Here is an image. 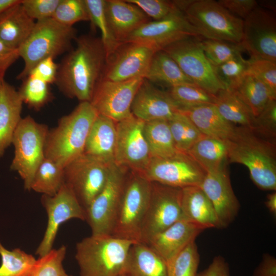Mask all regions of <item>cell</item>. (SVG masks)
Returning a JSON list of instances; mask_svg holds the SVG:
<instances>
[{
	"label": "cell",
	"instance_id": "obj_28",
	"mask_svg": "<svg viewBox=\"0 0 276 276\" xmlns=\"http://www.w3.org/2000/svg\"><path fill=\"white\" fill-rule=\"evenodd\" d=\"M21 2L0 16V40L7 46L16 50L29 37L36 22L27 15Z\"/></svg>",
	"mask_w": 276,
	"mask_h": 276
},
{
	"label": "cell",
	"instance_id": "obj_41",
	"mask_svg": "<svg viewBox=\"0 0 276 276\" xmlns=\"http://www.w3.org/2000/svg\"><path fill=\"white\" fill-rule=\"evenodd\" d=\"M200 255L195 241L192 242L167 262V276H196Z\"/></svg>",
	"mask_w": 276,
	"mask_h": 276
},
{
	"label": "cell",
	"instance_id": "obj_19",
	"mask_svg": "<svg viewBox=\"0 0 276 276\" xmlns=\"http://www.w3.org/2000/svg\"><path fill=\"white\" fill-rule=\"evenodd\" d=\"M155 52L149 47L140 43H122L106 60L100 79L121 82L144 78Z\"/></svg>",
	"mask_w": 276,
	"mask_h": 276
},
{
	"label": "cell",
	"instance_id": "obj_35",
	"mask_svg": "<svg viewBox=\"0 0 276 276\" xmlns=\"http://www.w3.org/2000/svg\"><path fill=\"white\" fill-rule=\"evenodd\" d=\"M93 29L99 30L106 60L122 44L116 39L110 29L105 9V0H85Z\"/></svg>",
	"mask_w": 276,
	"mask_h": 276
},
{
	"label": "cell",
	"instance_id": "obj_30",
	"mask_svg": "<svg viewBox=\"0 0 276 276\" xmlns=\"http://www.w3.org/2000/svg\"><path fill=\"white\" fill-rule=\"evenodd\" d=\"M144 79L149 82L162 83L169 87L182 84H194L177 63L162 50L154 53Z\"/></svg>",
	"mask_w": 276,
	"mask_h": 276
},
{
	"label": "cell",
	"instance_id": "obj_33",
	"mask_svg": "<svg viewBox=\"0 0 276 276\" xmlns=\"http://www.w3.org/2000/svg\"><path fill=\"white\" fill-rule=\"evenodd\" d=\"M144 133L151 158L169 157L178 152L167 120L145 122Z\"/></svg>",
	"mask_w": 276,
	"mask_h": 276
},
{
	"label": "cell",
	"instance_id": "obj_32",
	"mask_svg": "<svg viewBox=\"0 0 276 276\" xmlns=\"http://www.w3.org/2000/svg\"><path fill=\"white\" fill-rule=\"evenodd\" d=\"M216 97L214 105L224 119L235 126L253 130L255 117L235 91L224 89Z\"/></svg>",
	"mask_w": 276,
	"mask_h": 276
},
{
	"label": "cell",
	"instance_id": "obj_7",
	"mask_svg": "<svg viewBox=\"0 0 276 276\" xmlns=\"http://www.w3.org/2000/svg\"><path fill=\"white\" fill-rule=\"evenodd\" d=\"M184 14L202 38L241 42L243 20L231 14L218 1L194 0Z\"/></svg>",
	"mask_w": 276,
	"mask_h": 276
},
{
	"label": "cell",
	"instance_id": "obj_25",
	"mask_svg": "<svg viewBox=\"0 0 276 276\" xmlns=\"http://www.w3.org/2000/svg\"><path fill=\"white\" fill-rule=\"evenodd\" d=\"M116 124L111 119L98 114L87 137L84 153L106 163L114 164Z\"/></svg>",
	"mask_w": 276,
	"mask_h": 276
},
{
	"label": "cell",
	"instance_id": "obj_43",
	"mask_svg": "<svg viewBox=\"0 0 276 276\" xmlns=\"http://www.w3.org/2000/svg\"><path fill=\"white\" fill-rule=\"evenodd\" d=\"M200 41L205 56L213 66L241 55L244 51L240 43L203 38Z\"/></svg>",
	"mask_w": 276,
	"mask_h": 276
},
{
	"label": "cell",
	"instance_id": "obj_17",
	"mask_svg": "<svg viewBox=\"0 0 276 276\" xmlns=\"http://www.w3.org/2000/svg\"><path fill=\"white\" fill-rule=\"evenodd\" d=\"M144 79L115 82L100 79L90 103L98 114L118 123L132 115L131 105Z\"/></svg>",
	"mask_w": 276,
	"mask_h": 276
},
{
	"label": "cell",
	"instance_id": "obj_51",
	"mask_svg": "<svg viewBox=\"0 0 276 276\" xmlns=\"http://www.w3.org/2000/svg\"><path fill=\"white\" fill-rule=\"evenodd\" d=\"M218 2L231 14L243 20L259 6L255 0H219Z\"/></svg>",
	"mask_w": 276,
	"mask_h": 276
},
{
	"label": "cell",
	"instance_id": "obj_3",
	"mask_svg": "<svg viewBox=\"0 0 276 276\" xmlns=\"http://www.w3.org/2000/svg\"><path fill=\"white\" fill-rule=\"evenodd\" d=\"M98 113L89 102H80L57 126L49 129L44 156L64 168L84 153L92 126Z\"/></svg>",
	"mask_w": 276,
	"mask_h": 276
},
{
	"label": "cell",
	"instance_id": "obj_21",
	"mask_svg": "<svg viewBox=\"0 0 276 276\" xmlns=\"http://www.w3.org/2000/svg\"><path fill=\"white\" fill-rule=\"evenodd\" d=\"M133 116L144 122L169 120L179 111L167 91L162 90L146 79L139 87L132 103Z\"/></svg>",
	"mask_w": 276,
	"mask_h": 276
},
{
	"label": "cell",
	"instance_id": "obj_52",
	"mask_svg": "<svg viewBox=\"0 0 276 276\" xmlns=\"http://www.w3.org/2000/svg\"><path fill=\"white\" fill-rule=\"evenodd\" d=\"M19 57L18 50L7 46L0 40V85L5 81L8 68Z\"/></svg>",
	"mask_w": 276,
	"mask_h": 276
},
{
	"label": "cell",
	"instance_id": "obj_26",
	"mask_svg": "<svg viewBox=\"0 0 276 276\" xmlns=\"http://www.w3.org/2000/svg\"><path fill=\"white\" fill-rule=\"evenodd\" d=\"M181 209L182 219L197 224L205 229L218 228L214 207L199 186L181 189Z\"/></svg>",
	"mask_w": 276,
	"mask_h": 276
},
{
	"label": "cell",
	"instance_id": "obj_56",
	"mask_svg": "<svg viewBox=\"0 0 276 276\" xmlns=\"http://www.w3.org/2000/svg\"><path fill=\"white\" fill-rule=\"evenodd\" d=\"M20 1L21 0H0V16L9 8Z\"/></svg>",
	"mask_w": 276,
	"mask_h": 276
},
{
	"label": "cell",
	"instance_id": "obj_1",
	"mask_svg": "<svg viewBox=\"0 0 276 276\" xmlns=\"http://www.w3.org/2000/svg\"><path fill=\"white\" fill-rule=\"evenodd\" d=\"M58 64L55 84L65 97L90 102L106 61L100 38L83 35Z\"/></svg>",
	"mask_w": 276,
	"mask_h": 276
},
{
	"label": "cell",
	"instance_id": "obj_18",
	"mask_svg": "<svg viewBox=\"0 0 276 276\" xmlns=\"http://www.w3.org/2000/svg\"><path fill=\"white\" fill-rule=\"evenodd\" d=\"M41 202L48 216L42 239L36 250L42 257L53 249L60 225L72 219L86 220V213L72 191L65 184L55 195H42Z\"/></svg>",
	"mask_w": 276,
	"mask_h": 276
},
{
	"label": "cell",
	"instance_id": "obj_15",
	"mask_svg": "<svg viewBox=\"0 0 276 276\" xmlns=\"http://www.w3.org/2000/svg\"><path fill=\"white\" fill-rule=\"evenodd\" d=\"M144 123L132 115L116 124L114 164L139 174L145 170L151 158L144 135Z\"/></svg>",
	"mask_w": 276,
	"mask_h": 276
},
{
	"label": "cell",
	"instance_id": "obj_14",
	"mask_svg": "<svg viewBox=\"0 0 276 276\" xmlns=\"http://www.w3.org/2000/svg\"><path fill=\"white\" fill-rule=\"evenodd\" d=\"M189 37L202 38L184 13L178 10L162 19L144 24L131 33L123 43H140L157 52Z\"/></svg>",
	"mask_w": 276,
	"mask_h": 276
},
{
	"label": "cell",
	"instance_id": "obj_36",
	"mask_svg": "<svg viewBox=\"0 0 276 276\" xmlns=\"http://www.w3.org/2000/svg\"><path fill=\"white\" fill-rule=\"evenodd\" d=\"M252 112L257 116L270 100H273L265 85L253 75L246 74L234 90Z\"/></svg>",
	"mask_w": 276,
	"mask_h": 276
},
{
	"label": "cell",
	"instance_id": "obj_8",
	"mask_svg": "<svg viewBox=\"0 0 276 276\" xmlns=\"http://www.w3.org/2000/svg\"><path fill=\"white\" fill-rule=\"evenodd\" d=\"M151 182L129 171L111 236L140 242L141 231L148 207Z\"/></svg>",
	"mask_w": 276,
	"mask_h": 276
},
{
	"label": "cell",
	"instance_id": "obj_47",
	"mask_svg": "<svg viewBox=\"0 0 276 276\" xmlns=\"http://www.w3.org/2000/svg\"><path fill=\"white\" fill-rule=\"evenodd\" d=\"M276 100H270L262 111L255 117L253 131L269 140L276 135Z\"/></svg>",
	"mask_w": 276,
	"mask_h": 276
},
{
	"label": "cell",
	"instance_id": "obj_49",
	"mask_svg": "<svg viewBox=\"0 0 276 276\" xmlns=\"http://www.w3.org/2000/svg\"><path fill=\"white\" fill-rule=\"evenodd\" d=\"M61 0H22L27 15L34 21L52 18Z\"/></svg>",
	"mask_w": 276,
	"mask_h": 276
},
{
	"label": "cell",
	"instance_id": "obj_55",
	"mask_svg": "<svg viewBox=\"0 0 276 276\" xmlns=\"http://www.w3.org/2000/svg\"><path fill=\"white\" fill-rule=\"evenodd\" d=\"M265 205L269 211L273 215H276V192L273 191L268 194L266 198Z\"/></svg>",
	"mask_w": 276,
	"mask_h": 276
},
{
	"label": "cell",
	"instance_id": "obj_29",
	"mask_svg": "<svg viewBox=\"0 0 276 276\" xmlns=\"http://www.w3.org/2000/svg\"><path fill=\"white\" fill-rule=\"evenodd\" d=\"M167 263L148 244L136 242L131 245L127 261V276H167Z\"/></svg>",
	"mask_w": 276,
	"mask_h": 276
},
{
	"label": "cell",
	"instance_id": "obj_23",
	"mask_svg": "<svg viewBox=\"0 0 276 276\" xmlns=\"http://www.w3.org/2000/svg\"><path fill=\"white\" fill-rule=\"evenodd\" d=\"M106 16L113 35L120 43L150 18L138 7L126 0H105Z\"/></svg>",
	"mask_w": 276,
	"mask_h": 276
},
{
	"label": "cell",
	"instance_id": "obj_22",
	"mask_svg": "<svg viewBox=\"0 0 276 276\" xmlns=\"http://www.w3.org/2000/svg\"><path fill=\"white\" fill-rule=\"evenodd\" d=\"M205 229L181 219L156 234L148 244L167 262L192 242Z\"/></svg>",
	"mask_w": 276,
	"mask_h": 276
},
{
	"label": "cell",
	"instance_id": "obj_50",
	"mask_svg": "<svg viewBox=\"0 0 276 276\" xmlns=\"http://www.w3.org/2000/svg\"><path fill=\"white\" fill-rule=\"evenodd\" d=\"M58 64L54 59L49 57L38 62L32 70L29 75L37 78L49 84H55Z\"/></svg>",
	"mask_w": 276,
	"mask_h": 276
},
{
	"label": "cell",
	"instance_id": "obj_34",
	"mask_svg": "<svg viewBox=\"0 0 276 276\" xmlns=\"http://www.w3.org/2000/svg\"><path fill=\"white\" fill-rule=\"evenodd\" d=\"M64 183V168L44 157L34 174L31 190L52 196L57 194Z\"/></svg>",
	"mask_w": 276,
	"mask_h": 276
},
{
	"label": "cell",
	"instance_id": "obj_16",
	"mask_svg": "<svg viewBox=\"0 0 276 276\" xmlns=\"http://www.w3.org/2000/svg\"><path fill=\"white\" fill-rule=\"evenodd\" d=\"M241 45L251 59L276 62V19L274 14L258 6L243 20Z\"/></svg>",
	"mask_w": 276,
	"mask_h": 276
},
{
	"label": "cell",
	"instance_id": "obj_37",
	"mask_svg": "<svg viewBox=\"0 0 276 276\" xmlns=\"http://www.w3.org/2000/svg\"><path fill=\"white\" fill-rule=\"evenodd\" d=\"M168 125L176 150L187 153L204 135L185 114L178 111L170 120Z\"/></svg>",
	"mask_w": 276,
	"mask_h": 276
},
{
	"label": "cell",
	"instance_id": "obj_40",
	"mask_svg": "<svg viewBox=\"0 0 276 276\" xmlns=\"http://www.w3.org/2000/svg\"><path fill=\"white\" fill-rule=\"evenodd\" d=\"M18 91L23 103L36 111L40 110L54 98L50 84L31 75L22 80Z\"/></svg>",
	"mask_w": 276,
	"mask_h": 276
},
{
	"label": "cell",
	"instance_id": "obj_20",
	"mask_svg": "<svg viewBox=\"0 0 276 276\" xmlns=\"http://www.w3.org/2000/svg\"><path fill=\"white\" fill-rule=\"evenodd\" d=\"M199 187L214 207L218 228L228 226L237 216L240 203L232 187L225 165L206 172Z\"/></svg>",
	"mask_w": 276,
	"mask_h": 276
},
{
	"label": "cell",
	"instance_id": "obj_11",
	"mask_svg": "<svg viewBox=\"0 0 276 276\" xmlns=\"http://www.w3.org/2000/svg\"><path fill=\"white\" fill-rule=\"evenodd\" d=\"M112 164L83 153L64 168V183L85 211L104 188Z\"/></svg>",
	"mask_w": 276,
	"mask_h": 276
},
{
	"label": "cell",
	"instance_id": "obj_9",
	"mask_svg": "<svg viewBox=\"0 0 276 276\" xmlns=\"http://www.w3.org/2000/svg\"><path fill=\"white\" fill-rule=\"evenodd\" d=\"M127 169L114 164L100 193L85 210L91 235L111 236L127 176Z\"/></svg>",
	"mask_w": 276,
	"mask_h": 276
},
{
	"label": "cell",
	"instance_id": "obj_44",
	"mask_svg": "<svg viewBox=\"0 0 276 276\" xmlns=\"http://www.w3.org/2000/svg\"><path fill=\"white\" fill-rule=\"evenodd\" d=\"M66 252V247L63 245L39 257L29 276H72L67 274L63 267Z\"/></svg>",
	"mask_w": 276,
	"mask_h": 276
},
{
	"label": "cell",
	"instance_id": "obj_48",
	"mask_svg": "<svg viewBox=\"0 0 276 276\" xmlns=\"http://www.w3.org/2000/svg\"><path fill=\"white\" fill-rule=\"evenodd\" d=\"M140 8L153 20L162 19L175 11L179 10L174 1L166 0H126ZM180 11V10H179Z\"/></svg>",
	"mask_w": 276,
	"mask_h": 276
},
{
	"label": "cell",
	"instance_id": "obj_5",
	"mask_svg": "<svg viewBox=\"0 0 276 276\" xmlns=\"http://www.w3.org/2000/svg\"><path fill=\"white\" fill-rule=\"evenodd\" d=\"M76 37L73 27L63 25L53 18L36 21L31 34L18 49L24 67L17 79L27 77L40 61L49 57L54 59L69 52Z\"/></svg>",
	"mask_w": 276,
	"mask_h": 276
},
{
	"label": "cell",
	"instance_id": "obj_42",
	"mask_svg": "<svg viewBox=\"0 0 276 276\" xmlns=\"http://www.w3.org/2000/svg\"><path fill=\"white\" fill-rule=\"evenodd\" d=\"M249 60L242 55L213 66L217 79L225 89L234 91L246 75Z\"/></svg>",
	"mask_w": 276,
	"mask_h": 276
},
{
	"label": "cell",
	"instance_id": "obj_39",
	"mask_svg": "<svg viewBox=\"0 0 276 276\" xmlns=\"http://www.w3.org/2000/svg\"><path fill=\"white\" fill-rule=\"evenodd\" d=\"M167 92L179 110L204 105H214L216 98V96L192 83L170 87Z\"/></svg>",
	"mask_w": 276,
	"mask_h": 276
},
{
	"label": "cell",
	"instance_id": "obj_46",
	"mask_svg": "<svg viewBox=\"0 0 276 276\" xmlns=\"http://www.w3.org/2000/svg\"><path fill=\"white\" fill-rule=\"evenodd\" d=\"M246 74L254 76L268 89L271 98L276 100V62L267 60L249 59Z\"/></svg>",
	"mask_w": 276,
	"mask_h": 276
},
{
	"label": "cell",
	"instance_id": "obj_10",
	"mask_svg": "<svg viewBox=\"0 0 276 276\" xmlns=\"http://www.w3.org/2000/svg\"><path fill=\"white\" fill-rule=\"evenodd\" d=\"M202 38L189 37L173 43L162 51L170 56L193 83L216 96L224 87L204 53Z\"/></svg>",
	"mask_w": 276,
	"mask_h": 276
},
{
	"label": "cell",
	"instance_id": "obj_45",
	"mask_svg": "<svg viewBox=\"0 0 276 276\" xmlns=\"http://www.w3.org/2000/svg\"><path fill=\"white\" fill-rule=\"evenodd\" d=\"M52 18L70 27L80 21H89L85 0H61Z\"/></svg>",
	"mask_w": 276,
	"mask_h": 276
},
{
	"label": "cell",
	"instance_id": "obj_57",
	"mask_svg": "<svg viewBox=\"0 0 276 276\" xmlns=\"http://www.w3.org/2000/svg\"><path fill=\"white\" fill-rule=\"evenodd\" d=\"M121 276H127V275H126L125 274V275H121Z\"/></svg>",
	"mask_w": 276,
	"mask_h": 276
},
{
	"label": "cell",
	"instance_id": "obj_31",
	"mask_svg": "<svg viewBox=\"0 0 276 276\" xmlns=\"http://www.w3.org/2000/svg\"><path fill=\"white\" fill-rule=\"evenodd\" d=\"M205 171L219 169L227 160V141L204 136L187 152Z\"/></svg>",
	"mask_w": 276,
	"mask_h": 276
},
{
	"label": "cell",
	"instance_id": "obj_6",
	"mask_svg": "<svg viewBox=\"0 0 276 276\" xmlns=\"http://www.w3.org/2000/svg\"><path fill=\"white\" fill-rule=\"evenodd\" d=\"M49 129L32 117L21 119L13 134L12 144L14 155L10 165L24 181V188L31 190V186L38 166L44 158V147Z\"/></svg>",
	"mask_w": 276,
	"mask_h": 276
},
{
	"label": "cell",
	"instance_id": "obj_53",
	"mask_svg": "<svg viewBox=\"0 0 276 276\" xmlns=\"http://www.w3.org/2000/svg\"><path fill=\"white\" fill-rule=\"evenodd\" d=\"M196 276H230L228 264L222 256H216L209 266Z\"/></svg>",
	"mask_w": 276,
	"mask_h": 276
},
{
	"label": "cell",
	"instance_id": "obj_38",
	"mask_svg": "<svg viewBox=\"0 0 276 276\" xmlns=\"http://www.w3.org/2000/svg\"><path fill=\"white\" fill-rule=\"evenodd\" d=\"M0 276H29L36 259L16 248L9 250L0 242Z\"/></svg>",
	"mask_w": 276,
	"mask_h": 276
},
{
	"label": "cell",
	"instance_id": "obj_24",
	"mask_svg": "<svg viewBox=\"0 0 276 276\" xmlns=\"http://www.w3.org/2000/svg\"><path fill=\"white\" fill-rule=\"evenodd\" d=\"M23 102L17 90L6 81L0 85V158L12 144L22 118Z\"/></svg>",
	"mask_w": 276,
	"mask_h": 276
},
{
	"label": "cell",
	"instance_id": "obj_54",
	"mask_svg": "<svg viewBox=\"0 0 276 276\" xmlns=\"http://www.w3.org/2000/svg\"><path fill=\"white\" fill-rule=\"evenodd\" d=\"M252 276H276V259L269 254H264Z\"/></svg>",
	"mask_w": 276,
	"mask_h": 276
},
{
	"label": "cell",
	"instance_id": "obj_4",
	"mask_svg": "<svg viewBox=\"0 0 276 276\" xmlns=\"http://www.w3.org/2000/svg\"><path fill=\"white\" fill-rule=\"evenodd\" d=\"M134 242L112 236L83 238L76 245L75 259L80 275H125L129 251Z\"/></svg>",
	"mask_w": 276,
	"mask_h": 276
},
{
	"label": "cell",
	"instance_id": "obj_2",
	"mask_svg": "<svg viewBox=\"0 0 276 276\" xmlns=\"http://www.w3.org/2000/svg\"><path fill=\"white\" fill-rule=\"evenodd\" d=\"M227 160L246 166L253 182L263 190H276L275 145L253 130L238 126L227 141Z\"/></svg>",
	"mask_w": 276,
	"mask_h": 276
},
{
	"label": "cell",
	"instance_id": "obj_13",
	"mask_svg": "<svg viewBox=\"0 0 276 276\" xmlns=\"http://www.w3.org/2000/svg\"><path fill=\"white\" fill-rule=\"evenodd\" d=\"M205 173L188 153L178 152L169 157L151 158L139 174L150 182L182 189L199 186Z\"/></svg>",
	"mask_w": 276,
	"mask_h": 276
},
{
	"label": "cell",
	"instance_id": "obj_12",
	"mask_svg": "<svg viewBox=\"0 0 276 276\" xmlns=\"http://www.w3.org/2000/svg\"><path fill=\"white\" fill-rule=\"evenodd\" d=\"M151 182L150 197L141 231L140 242L145 244L156 234L182 219L181 189Z\"/></svg>",
	"mask_w": 276,
	"mask_h": 276
},
{
	"label": "cell",
	"instance_id": "obj_27",
	"mask_svg": "<svg viewBox=\"0 0 276 276\" xmlns=\"http://www.w3.org/2000/svg\"><path fill=\"white\" fill-rule=\"evenodd\" d=\"M179 111L187 116L206 136L227 141L234 135L238 127L224 119L213 104L184 108Z\"/></svg>",
	"mask_w": 276,
	"mask_h": 276
}]
</instances>
